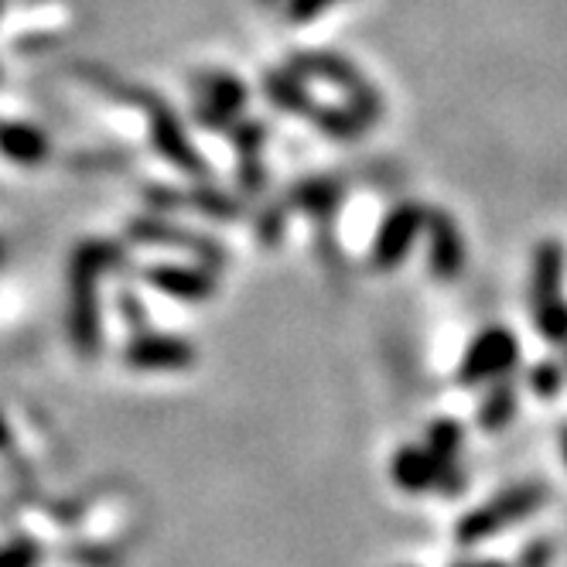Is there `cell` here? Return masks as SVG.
Segmentation results:
<instances>
[{"label": "cell", "mask_w": 567, "mask_h": 567, "mask_svg": "<svg viewBox=\"0 0 567 567\" xmlns=\"http://www.w3.org/2000/svg\"><path fill=\"white\" fill-rule=\"evenodd\" d=\"M131 264V254L116 239H83L69 257L65 270V332L79 359H96L103 346V326H100V280L110 270H124Z\"/></svg>", "instance_id": "cell-1"}, {"label": "cell", "mask_w": 567, "mask_h": 567, "mask_svg": "<svg viewBox=\"0 0 567 567\" xmlns=\"http://www.w3.org/2000/svg\"><path fill=\"white\" fill-rule=\"evenodd\" d=\"M288 69H295L305 79V83H308V79H318V83L336 86L346 96V106L367 127H373L377 120L383 116V96L377 93V86L346 55L326 52V49H308V52H295Z\"/></svg>", "instance_id": "cell-2"}, {"label": "cell", "mask_w": 567, "mask_h": 567, "mask_svg": "<svg viewBox=\"0 0 567 567\" xmlns=\"http://www.w3.org/2000/svg\"><path fill=\"white\" fill-rule=\"evenodd\" d=\"M547 503V493L540 482H519L509 485L506 493H499L496 499L475 506L472 513H465L455 526V540L462 547H475L482 540H489L503 530H509L513 523H523L526 516H534L540 506Z\"/></svg>", "instance_id": "cell-3"}, {"label": "cell", "mask_w": 567, "mask_h": 567, "mask_svg": "<svg viewBox=\"0 0 567 567\" xmlns=\"http://www.w3.org/2000/svg\"><path fill=\"white\" fill-rule=\"evenodd\" d=\"M127 239L141 243V247H161V250H175L192 257L195 264L209 267V270H223L229 264V254L223 250V243H216L206 233H195L175 219H168L165 213H147L127 223Z\"/></svg>", "instance_id": "cell-4"}, {"label": "cell", "mask_w": 567, "mask_h": 567, "mask_svg": "<svg viewBox=\"0 0 567 567\" xmlns=\"http://www.w3.org/2000/svg\"><path fill=\"white\" fill-rule=\"evenodd\" d=\"M137 110H144L147 116V137H151V147L168 161L172 168H178L182 175L188 178H209V165L206 157H202V151L192 144V137L185 134L178 113L161 103L154 93L147 90H137Z\"/></svg>", "instance_id": "cell-5"}, {"label": "cell", "mask_w": 567, "mask_h": 567, "mask_svg": "<svg viewBox=\"0 0 567 567\" xmlns=\"http://www.w3.org/2000/svg\"><path fill=\"white\" fill-rule=\"evenodd\" d=\"M192 93H195V120L213 134H229L250 103V90L239 83L233 72H198L192 79Z\"/></svg>", "instance_id": "cell-6"}, {"label": "cell", "mask_w": 567, "mask_h": 567, "mask_svg": "<svg viewBox=\"0 0 567 567\" xmlns=\"http://www.w3.org/2000/svg\"><path fill=\"white\" fill-rule=\"evenodd\" d=\"M427 226V209L421 202H396V206L383 216L373 250H370V264L377 274H390L396 270L403 260L411 257V250L417 247V239Z\"/></svg>", "instance_id": "cell-7"}, {"label": "cell", "mask_w": 567, "mask_h": 567, "mask_svg": "<svg viewBox=\"0 0 567 567\" xmlns=\"http://www.w3.org/2000/svg\"><path fill=\"white\" fill-rule=\"evenodd\" d=\"M519 359V346H516V336L503 326H493V329H482L462 362H458V383L462 386H482V383H499L509 377V370L516 367Z\"/></svg>", "instance_id": "cell-8"}, {"label": "cell", "mask_w": 567, "mask_h": 567, "mask_svg": "<svg viewBox=\"0 0 567 567\" xmlns=\"http://www.w3.org/2000/svg\"><path fill=\"white\" fill-rule=\"evenodd\" d=\"M124 362L137 373H182L198 362V352L188 339L172 332H134L124 346Z\"/></svg>", "instance_id": "cell-9"}, {"label": "cell", "mask_w": 567, "mask_h": 567, "mask_svg": "<svg viewBox=\"0 0 567 567\" xmlns=\"http://www.w3.org/2000/svg\"><path fill=\"white\" fill-rule=\"evenodd\" d=\"M147 288L157 295H168L182 305H206L219 291V277L216 270L202 267V264H151L141 270Z\"/></svg>", "instance_id": "cell-10"}, {"label": "cell", "mask_w": 567, "mask_h": 567, "mask_svg": "<svg viewBox=\"0 0 567 567\" xmlns=\"http://www.w3.org/2000/svg\"><path fill=\"white\" fill-rule=\"evenodd\" d=\"M424 236H427V270H431V277L441 284L458 280L465 274L468 250H465V236H462L455 216L449 209H427Z\"/></svg>", "instance_id": "cell-11"}, {"label": "cell", "mask_w": 567, "mask_h": 567, "mask_svg": "<svg viewBox=\"0 0 567 567\" xmlns=\"http://www.w3.org/2000/svg\"><path fill=\"white\" fill-rule=\"evenodd\" d=\"M233 151H236V182L239 192L247 198H257L267 188V168H264V144H267V124L264 120H247L243 116L239 124L226 134Z\"/></svg>", "instance_id": "cell-12"}, {"label": "cell", "mask_w": 567, "mask_h": 567, "mask_svg": "<svg viewBox=\"0 0 567 567\" xmlns=\"http://www.w3.org/2000/svg\"><path fill=\"white\" fill-rule=\"evenodd\" d=\"M462 424L452 421V417H441L427 427V444L424 449L434 455L437 468H441V478H437V493L441 496H458L462 485H465V472L458 465L462 458Z\"/></svg>", "instance_id": "cell-13"}, {"label": "cell", "mask_w": 567, "mask_h": 567, "mask_svg": "<svg viewBox=\"0 0 567 567\" xmlns=\"http://www.w3.org/2000/svg\"><path fill=\"white\" fill-rule=\"evenodd\" d=\"M342 195H346L342 178H336V175H315V178L298 182L284 202H288L291 213H305L315 223H329L336 216V209L342 206Z\"/></svg>", "instance_id": "cell-14"}, {"label": "cell", "mask_w": 567, "mask_h": 567, "mask_svg": "<svg viewBox=\"0 0 567 567\" xmlns=\"http://www.w3.org/2000/svg\"><path fill=\"white\" fill-rule=\"evenodd\" d=\"M390 478L408 496H424V493H437L441 468L424 444H403L390 462Z\"/></svg>", "instance_id": "cell-15"}, {"label": "cell", "mask_w": 567, "mask_h": 567, "mask_svg": "<svg viewBox=\"0 0 567 567\" xmlns=\"http://www.w3.org/2000/svg\"><path fill=\"white\" fill-rule=\"evenodd\" d=\"M0 154L18 168H42L52 157V141L42 127L21 124V120H4L0 124Z\"/></svg>", "instance_id": "cell-16"}, {"label": "cell", "mask_w": 567, "mask_h": 567, "mask_svg": "<svg viewBox=\"0 0 567 567\" xmlns=\"http://www.w3.org/2000/svg\"><path fill=\"white\" fill-rule=\"evenodd\" d=\"M264 96L280 110V113H291L301 120H311L318 110V100L308 93L305 79L295 69H270L264 75Z\"/></svg>", "instance_id": "cell-17"}, {"label": "cell", "mask_w": 567, "mask_h": 567, "mask_svg": "<svg viewBox=\"0 0 567 567\" xmlns=\"http://www.w3.org/2000/svg\"><path fill=\"white\" fill-rule=\"evenodd\" d=\"M564 284V247L557 239H544L534 250V270H530V308H540L554 298H560Z\"/></svg>", "instance_id": "cell-18"}, {"label": "cell", "mask_w": 567, "mask_h": 567, "mask_svg": "<svg viewBox=\"0 0 567 567\" xmlns=\"http://www.w3.org/2000/svg\"><path fill=\"white\" fill-rule=\"evenodd\" d=\"M188 209L209 216L216 223H236L243 216V198L209 182H198L195 188H188Z\"/></svg>", "instance_id": "cell-19"}, {"label": "cell", "mask_w": 567, "mask_h": 567, "mask_svg": "<svg viewBox=\"0 0 567 567\" xmlns=\"http://www.w3.org/2000/svg\"><path fill=\"white\" fill-rule=\"evenodd\" d=\"M311 124L329 141H339V144H352L362 137V131H367V124H362L349 106H329V103H318Z\"/></svg>", "instance_id": "cell-20"}, {"label": "cell", "mask_w": 567, "mask_h": 567, "mask_svg": "<svg viewBox=\"0 0 567 567\" xmlns=\"http://www.w3.org/2000/svg\"><path fill=\"white\" fill-rule=\"evenodd\" d=\"M516 417V386L509 380L493 383V390L485 393L482 408H478V424L485 431H503Z\"/></svg>", "instance_id": "cell-21"}, {"label": "cell", "mask_w": 567, "mask_h": 567, "mask_svg": "<svg viewBox=\"0 0 567 567\" xmlns=\"http://www.w3.org/2000/svg\"><path fill=\"white\" fill-rule=\"evenodd\" d=\"M534 311V326L537 332L547 339V342H567V301L564 298H554L540 308H530Z\"/></svg>", "instance_id": "cell-22"}, {"label": "cell", "mask_w": 567, "mask_h": 567, "mask_svg": "<svg viewBox=\"0 0 567 567\" xmlns=\"http://www.w3.org/2000/svg\"><path fill=\"white\" fill-rule=\"evenodd\" d=\"M288 202H274V206H267L260 216H257V239H260V247L274 250L277 243L284 239V229H288Z\"/></svg>", "instance_id": "cell-23"}, {"label": "cell", "mask_w": 567, "mask_h": 567, "mask_svg": "<svg viewBox=\"0 0 567 567\" xmlns=\"http://www.w3.org/2000/svg\"><path fill=\"white\" fill-rule=\"evenodd\" d=\"M144 202L151 206V213H178V209H188V188H172V185H144L141 188Z\"/></svg>", "instance_id": "cell-24"}, {"label": "cell", "mask_w": 567, "mask_h": 567, "mask_svg": "<svg viewBox=\"0 0 567 567\" xmlns=\"http://www.w3.org/2000/svg\"><path fill=\"white\" fill-rule=\"evenodd\" d=\"M42 564V544L31 537H14L0 544V567H38Z\"/></svg>", "instance_id": "cell-25"}, {"label": "cell", "mask_w": 567, "mask_h": 567, "mask_svg": "<svg viewBox=\"0 0 567 567\" xmlns=\"http://www.w3.org/2000/svg\"><path fill=\"white\" fill-rule=\"evenodd\" d=\"M564 367H560V362H537V367L530 370V390L537 393V396H557L560 393V386H564Z\"/></svg>", "instance_id": "cell-26"}, {"label": "cell", "mask_w": 567, "mask_h": 567, "mask_svg": "<svg viewBox=\"0 0 567 567\" xmlns=\"http://www.w3.org/2000/svg\"><path fill=\"white\" fill-rule=\"evenodd\" d=\"M342 4V0H288V21L291 24H308L318 14H326L329 8Z\"/></svg>", "instance_id": "cell-27"}, {"label": "cell", "mask_w": 567, "mask_h": 567, "mask_svg": "<svg viewBox=\"0 0 567 567\" xmlns=\"http://www.w3.org/2000/svg\"><path fill=\"white\" fill-rule=\"evenodd\" d=\"M550 564H554V540L547 537L530 540L519 550V560H516V567H550Z\"/></svg>", "instance_id": "cell-28"}, {"label": "cell", "mask_w": 567, "mask_h": 567, "mask_svg": "<svg viewBox=\"0 0 567 567\" xmlns=\"http://www.w3.org/2000/svg\"><path fill=\"white\" fill-rule=\"evenodd\" d=\"M120 311H124V318H127V326L134 329V332H144V326H147V311H144V305L134 298V295H120Z\"/></svg>", "instance_id": "cell-29"}, {"label": "cell", "mask_w": 567, "mask_h": 567, "mask_svg": "<svg viewBox=\"0 0 567 567\" xmlns=\"http://www.w3.org/2000/svg\"><path fill=\"white\" fill-rule=\"evenodd\" d=\"M11 444H14V437H11V424H8V417L0 414V452H11Z\"/></svg>", "instance_id": "cell-30"}, {"label": "cell", "mask_w": 567, "mask_h": 567, "mask_svg": "<svg viewBox=\"0 0 567 567\" xmlns=\"http://www.w3.org/2000/svg\"><path fill=\"white\" fill-rule=\"evenodd\" d=\"M455 567H509V564H503V560H462Z\"/></svg>", "instance_id": "cell-31"}, {"label": "cell", "mask_w": 567, "mask_h": 567, "mask_svg": "<svg viewBox=\"0 0 567 567\" xmlns=\"http://www.w3.org/2000/svg\"><path fill=\"white\" fill-rule=\"evenodd\" d=\"M8 257H11V250H8V243H4V239H0V267H4V264H8Z\"/></svg>", "instance_id": "cell-32"}, {"label": "cell", "mask_w": 567, "mask_h": 567, "mask_svg": "<svg viewBox=\"0 0 567 567\" xmlns=\"http://www.w3.org/2000/svg\"><path fill=\"white\" fill-rule=\"evenodd\" d=\"M560 452H564V462H567V427H564V434H560Z\"/></svg>", "instance_id": "cell-33"}, {"label": "cell", "mask_w": 567, "mask_h": 567, "mask_svg": "<svg viewBox=\"0 0 567 567\" xmlns=\"http://www.w3.org/2000/svg\"><path fill=\"white\" fill-rule=\"evenodd\" d=\"M0 14H4V0H0Z\"/></svg>", "instance_id": "cell-34"}, {"label": "cell", "mask_w": 567, "mask_h": 567, "mask_svg": "<svg viewBox=\"0 0 567 567\" xmlns=\"http://www.w3.org/2000/svg\"><path fill=\"white\" fill-rule=\"evenodd\" d=\"M0 79H4V72H0Z\"/></svg>", "instance_id": "cell-35"}]
</instances>
